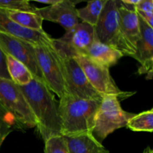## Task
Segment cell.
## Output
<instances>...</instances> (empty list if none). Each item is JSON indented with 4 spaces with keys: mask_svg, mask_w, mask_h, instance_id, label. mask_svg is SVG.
<instances>
[{
    "mask_svg": "<svg viewBox=\"0 0 153 153\" xmlns=\"http://www.w3.org/2000/svg\"><path fill=\"white\" fill-rule=\"evenodd\" d=\"M119 0H107L100 16L97 25L94 26L95 39L104 44L117 49L127 55L120 31Z\"/></svg>",
    "mask_w": 153,
    "mask_h": 153,
    "instance_id": "5b68a950",
    "label": "cell"
},
{
    "mask_svg": "<svg viewBox=\"0 0 153 153\" xmlns=\"http://www.w3.org/2000/svg\"><path fill=\"white\" fill-rule=\"evenodd\" d=\"M0 32L25 40L33 45L52 44V38L45 31L25 28L9 18L7 10L0 9Z\"/></svg>",
    "mask_w": 153,
    "mask_h": 153,
    "instance_id": "5bb4252c",
    "label": "cell"
},
{
    "mask_svg": "<svg viewBox=\"0 0 153 153\" xmlns=\"http://www.w3.org/2000/svg\"><path fill=\"white\" fill-rule=\"evenodd\" d=\"M9 18L18 25L34 31H44L42 27L43 19L34 12L11 10L7 11Z\"/></svg>",
    "mask_w": 153,
    "mask_h": 153,
    "instance_id": "ac0fdd59",
    "label": "cell"
},
{
    "mask_svg": "<svg viewBox=\"0 0 153 153\" xmlns=\"http://www.w3.org/2000/svg\"><path fill=\"white\" fill-rule=\"evenodd\" d=\"M134 116V114L122 108L117 96H104L96 114L92 134L102 143L115 130L126 127L128 121Z\"/></svg>",
    "mask_w": 153,
    "mask_h": 153,
    "instance_id": "3957f363",
    "label": "cell"
},
{
    "mask_svg": "<svg viewBox=\"0 0 153 153\" xmlns=\"http://www.w3.org/2000/svg\"><path fill=\"white\" fill-rule=\"evenodd\" d=\"M76 1L70 0H58L52 5L41 8H36L34 13L40 16L43 20L56 22L62 25L66 31L71 29L79 23Z\"/></svg>",
    "mask_w": 153,
    "mask_h": 153,
    "instance_id": "7c38bea8",
    "label": "cell"
},
{
    "mask_svg": "<svg viewBox=\"0 0 153 153\" xmlns=\"http://www.w3.org/2000/svg\"><path fill=\"white\" fill-rule=\"evenodd\" d=\"M22 127L16 120L0 104V145L15 128Z\"/></svg>",
    "mask_w": 153,
    "mask_h": 153,
    "instance_id": "44dd1931",
    "label": "cell"
},
{
    "mask_svg": "<svg viewBox=\"0 0 153 153\" xmlns=\"http://www.w3.org/2000/svg\"><path fill=\"white\" fill-rule=\"evenodd\" d=\"M37 7L30 4L27 0H0V9L11 11V10H21V11L34 12Z\"/></svg>",
    "mask_w": 153,
    "mask_h": 153,
    "instance_id": "603a6c76",
    "label": "cell"
},
{
    "mask_svg": "<svg viewBox=\"0 0 153 153\" xmlns=\"http://www.w3.org/2000/svg\"><path fill=\"white\" fill-rule=\"evenodd\" d=\"M107 0L89 1L85 7L77 9V15L82 22H86L92 26H95Z\"/></svg>",
    "mask_w": 153,
    "mask_h": 153,
    "instance_id": "d6986e66",
    "label": "cell"
},
{
    "mask_svg": "<svg viewBox=\"0 0 153 153\" xmlns=\"http://www.w3.org/2000/svg\"><path fill=\"white\" fill-rule=\"evenodd\" d=\"M37 63L45 84L59 98L66 94L61 58L52 44L34 45Z\"/></svg>",
    "mask_w": 153,
    "mask_h": 153,
    "instance_id": "8992f818",
    "label": "cell"
},
{
    "mask_svg": "<svg viewBox=\"0 0 153 153\" xmlns=\"http://www.w3.org/2000/svg\"><path fill=\"white\" fill-rule=\"evenodd\" d=\"M19 87L26 99L35 119L36 127L43 140L61 135L58 103L48 87L35 79L27 85Z\"/></svg>",
    "mask_w": 153,
    "mask_h": 153,
    "instance_id": "6da1fadb",
    "label": "cell"
},
{
    "mask_svg": "<svg viewBox=\"0 0 153 153\" xmlns=\"http://www.w3.org/2000/svg\"><path fill=\"white\" fill-rule=\"evenodd\" d=\"M138 19L140 37L137 42L135 53L132 58L140 63L139 74H147L146 79H151L153 67V28L149 26L140 16H138Z\"/></svg>",
    "mask_w": 153,
    "mask_h": 153,
    "instance_id": "4fadbf2b",
    "label": "cell"
},
{
    "mask_svg": "<svg viewBox=\"0 0 153 153\" xmlns=\"http://www.w3.org/2000/svg\"><path fill=\"white\" fill-rule=\"evenodd\" d=\"M37 2L42 3V4H47L49 5H52V4H56L58 1V0H44V1H42V0H37Z\"/></svg>",
    "mask_w": 153,
    "mask_h": 153,
    "instance_id": "484cf974",
    "label": "cell"
},
{
    "mask_svg": "<svg viewBox=\"0 0 153 153\" xmlns=\"http://www.w3.org/2000/svg\"><path fill=\"white\" fill-rule=\"evenodd\" d=\"M0 48L5 55H10L23 64L30 70L34 79L45 84L37 63L34 45L17 37L0 32Z\"/></svg>",
    "mask_w": 153,
    "mask_h": 153,
    "instance_id": "30bf717a",
    "label": "cell"
},
{
    "mask_svg": "<svg viewBox=\"0 0 153 153\" xmlns=\"http://www.w3.org/2000/svg\"><path fill=\"white\" fill-rule=\"evenodd\" d=\"M95 40L94 27L86 22H79L58 39L52 38V46L62 58L86 55Z\"/></svg>",
    "mask_w": 153,
    "mask_h": 153,
    "instance_id": "277c9868",
    "label": "cell"
},
{
    "mask_svg": "<svg viewBox=\"0 0 153 153\" xmlns=\"http://www.w3.org/2000/svg\"><path fill=\"white\" fill-rule=\"evenodd\" d=\"M85 56L97 64L109 69L112 66H114L123 55L117 49H114L95 39Z\"/></svg>",
    "mask_w": 153,
    "mask_h": 153,
    "instance_id": "9a60e30c",
    "label": "cell"
},
{
    "mask_svg": "<svg viewBox=\"0 0 153 153\" xmlns=\"http://www.w3.org/2000/svg\"><path fill=\"white\" fill-rule=\"evenodd\" d=\"M44 142V153H70L63 135L53 136Z\"/></svg>",
    "mask_w": 153,
    "mask_h": 153,
    "instance_id": "7402d4cb",
    "label": "cell"
},
{
    "mask_svg": "<svg viewBox=\"0 0 153 153\" xmlns=\"http://www.w3.org/2000/svg\"><path fill=\"white\" fill-rule=\"evenodd\" d=\"M102 100H84L65 94L58 102L61 135L92 134L94 120Z\"/></svg>",
    "mask_w": 153,
    "mask_h": 153,
    "instance_id": "7a4b0ae2",
    "label": "cell"
},
{
    "mask_svg": "<svg viewBox=\"0 0 153 153\" xmlns=\"http://www.w3.org/2000/svg\"><path fill=\"white\" fill-rule=\"evenodd\" d=\"M83 70L91 86L102 96L115 95L118 98L125 99L134 93L123 92L116 85L109 72V69L97 64L85 55L74 58Z\"/></svg>",
    "mask_w": 153,
    "mask_h": 153,
    "instance_id": "9c48e42d",
    "label": "cell"
},
{
    "mask_svg": "<svg viewBox=\"0 0 153 153\" xmlns=\"http://www.w3.org/2000/svg\"><path fill=\"white\" fill-rule=\"evenodd\" d=\"M136 13L149 26L153 28V1L140 0V3L134 7Z\"/></svg>",
    "mask_w": 153,
    "mask_h": 153,
    "instance_id": "cb8c5ba5",
    "label": "cell"
},
{
    "mask_svg": "<svg viewBox=\"0 0 153 153\" xmlns=\"http://www.w3.org/2000/svg\"><path fill=\"white\" fill-rule=\"evenodd\" d=\"M120 31L127 56L132 57L136 51V44L140 37V24L135 9L127 6L119 0Z\"/></svg>",
    "mask_w": 153,
    "mask_h": 153,
    "instance_id": "8fae6325",
    "label": "cell"
},
{
    "mask_svg": "<svg viewBox=\"0 0 153 153\" xmlns=\"http://www.w3.org/2000/svg\"><path fill=\"white\" fill-rule=\"evenodd\" d=\"M0 78L10 79L6 65V55L0 48Z\"/></svg>",
    "mask_w": 153,
    "mask_h": 153,
    "instance_id": "d4e9b609",
    "label": "cell"
},
{
    "mask_svg": "<svg viewBox=\"0 0 153 153\" xmlns=\"http://www.w3.org/2000/svg\"><path fill=\"white\" fill-rule=\"evenodd\" d=\"M0 104L22 127H36L35 119L25 96L10 79L0 78Z\"/></svg>",
    "mask_w": 153,
    "mask_h": 153,
    "instance_id": "52a82bcc",
    "label": "cell"
},
{
    "mask_svg": "<svg viewBox=\"0 0 153 153\" xmlns=\"http://www.w3.org/2000/svg\"><path fill=\"white\" fill-rule=\"evenodd\" d=\"M6 55V65L10 80L18 86H25L31 82L34 77L30 70L20 61Z\"/></svg>",
    "mask_w": 153,
    "mask_h": 153,
    "instance_id": "e0dca14e",
    "label": "cell"
},
{
    "mask_svg": "<svg viewBox=\"0 0 153 153\" xmlns=\"http://www.w3.org/2000/svg\"><path fill=\"white\" fill-rule=\"evenodd\" d=\"M61 58L66 94L84 100H102L103 96L91 86L83 70L74 58Z\"/></svg>",
    "mask_w": 153,
    "mask_h": 153,
    "instance_id": "ba28073f",
    "label": "cell"
},
{
    "mask_svg": "<svg viewBox=\"0 0 153 153\" xmlns=\"http://www.w3.org/2000/svg\"><path fill=\"white\" fill-rule=\"evenodd\" d=\"M70 153H109L92 134L64 136Z\"/></svg>",
    "mask_w": 153,
    "mask_h": 153,
    "instance_id": "2e32d148",
    "label": "cell"
},
{
    "mask_svg": "<svg viewBox=\"0 0 153 153\" xmlns=\"http://www.w3.org/2000/svg\"><path fill=\"white\" fill-rule=\"evenodd\" d=\"M126 127L133 131H153V109L134 114L127 123Z\"/></svg>",
    "mask_w": 153,
    "mask_h": 153,
    "instance_id": "ffe728a7",
    "label": "cell"
},
{
    "mask_svg": "<svg viewBox=\"0 0 153 153\" xmlns=\"http://www.w3.org/2000/svg\"><path fill=\"white\" fill-rule=\"evenodd\" d=\"M143 153H153V151H152V149L149 147V146H147V147H146V149L143 150Z\"/></svg>",
    "mask_w": 153,
    "mask_h": 153,
    "instance_id": "4316f807",
    "label": "cell"
}]
</instances>
